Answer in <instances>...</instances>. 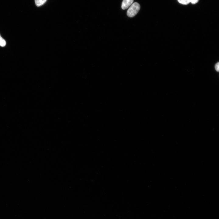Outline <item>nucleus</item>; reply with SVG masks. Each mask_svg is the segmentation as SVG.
<instances>
[{"mask_svg":"<svg viewBox=\"0 0 219 219\" xmlns=\"http://www.w3.org/2000/svg\"><path fill=\"white\" fill-rule=\"evenodd\" d=\"M47 0H35L36 5L37 6H40L43 4Z\"/></svg>","mask_w":219,"mask_h":219,"instance_id":"3","label":"nucleus"},{"mask_svg":"<svg viewBox=\"0 0 219 219\" xmlns=\"http://www.w3.org/2000/svg\"><path fill=\"white\" fill-rule=\"evenodd\" d=\"M134 0H123L121 5V8L123 9H125L128 8L133 3Z\"/></svg>","mask_w":219,"mask_h":219,"instance_id":"2","label":"nucleus"},{"mask_svg":"<svg viewBox=\"0 0 219 219\" xmlns=\"http://www.w3.org/2000/svg\"><path fill=\"white\" fill-rule=\"evenodd\" d=\"M140 7V5L138 3L135 2L133 3L127 11V16L130 17L135 16L139 11Z\"/></svg>","mask_w":219,"mask_h":219,"instance_id":"1","label":"nucleus"},{"mask_svg":"<svg viewBox=\"0 0 219 219\" xmlns=\"http://www.w3.org/2000/svg\"><path fill=\"white\" fill-rule=\"evenodd\" d=\"M215 68L217 71H219V63H217L215 65Z\"/></svg>","mask_w":219,"mask_h":219,"instance_id":"6","label":"nucleus"},{"mask_svg":"<svg viewBox=\"0 0 219 219\" xmlns=\"http://www.w3.org/2000/svg\"><path fill=\"white\" fill-rule=\"evenodd\" d=\"M199 0H191L190 3L193 4H195L198 2Z\"/></svg>","mask_w":219,"mask_h":219,"instance_id":"7","label":"nucleus"},{"mask_svg":"<svg viewBox=\"0 0 219 219\" xmlns=\"http://www.w3.org/2000/svg\"><path fill=\"white\" fill-rule=\"evenodd\" d=\"M6 44L5 40L1 36L0 34V46L3 47Z\"/></svg>","mask_w":219,"mask_h":219,"instance_id":"4","label":"nucleus"},{"mask_svg":"<svg viewBox=\"0 0 219 219\" xmlns=\"http://www.w3.org/2000/svg\"><path fill=\"white\" fill-rule=\"evenodd\" d=\"M180 3L183 5H187L190 3L191 0H177Z\"/></svg>","mask_w":219,"mask_h":219,"instance_id":"5","label":"nucleus"}]
</instances>
